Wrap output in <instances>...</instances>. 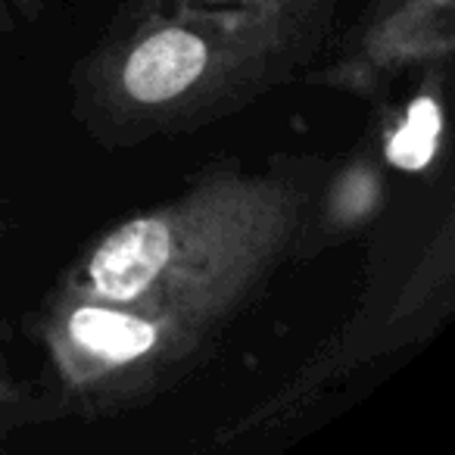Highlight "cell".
Returning a JSON list of instances; mask_svg holds the SVG:
<instances>
[{"label":"cell","mask_w":455,"mask_h":455,"mask_svg":"<svg viewBox=\"0 0 455 455\" xmlns=\"http://www.w3.org/2000/svg\"><path fill=\"white\" fill-rule=\"evenodd\" d=\"M390 196L384 156L368 147L349 153L347 159H331L299 231L293 259H312L328 247L349 241L380 219Z\"/></svg>","instance_id":"5"},{"label":"cell","mask_w":455,"mask_h":455,"mask_svg":"<svg viewBox=\"0 0 455 455\" xmlns=\"http://www.w3.org/2000/svg\"><path fill=\"white\" fill-rule=\"evenodd\" d=\"M16 28V16L13 10H10L7 0H0V35H10Z\"/></svg>","instance_id":"9"},{"label":"cell","mask_w":455,"mask_h":455,"mask_svg":"<svg viewBox=\"0 0 455 455\" xmlns=\"http://www.w3.org/2000/svg\"><path fill=\"white\" fill-rule=\"evenodd\" d=\"M324 156L219 159L178 196L97 235L32 315L57 405L113 415L206 362L293 259Z\"/></svg>","instance_id":"1"},{"label":"cell","mask_w":455,"mask_h":455,"mask_svg":"<svg viewBox=\"0 0 455 455\" xmlns=\"http://www.w3.org/2000/svg\"><path fill=\"white\" fill-rule=\"evenodd\" d=\"M343 0L163 7L116 20L72 72V113L103 147L190 134L293 82Z\"/></svg>","instance_id":"2"},{"label":"cell","mask_w":455,"mask_h":455,"mask_svg":"<svg viewBox=\"0 0 455 455\" xmlns=\"http://www.w3.org/2000/svg\"><path fill=\"white\" fill-rule=\"evenodd\" d=\"M188 4H203V7H262V4H278V0H125L116 20H132V16L150 13L163 7H188Z\"/></svg>","instance_id":"7"},{"label":"cell","mask_w":455,"mask_h":455,"mask_svg":"<svg viewBox=\"0 0 455 455\" xmlns=\"http://www.w3.org/2000/svg\"><path fill=\"white\" fill-rule=\"evenodd\" d=\"M452 53L455 0H380L306 82L374 100L403 72L449 63Z\"/></svg>","instance_id":"4"},{"label":"cell","mask_w":455,"mask_h":455,"mask_svg":"<svg viewBox=\"0 0 455 455\" xmlns=\"http://www.w3.org/2000/svg\"><path fill=\"white\" fill-rule=\"evenodd\" d=\"M7 4L16 16H22V20H38L47 0H7Z\"/></svg>","instance_id":"8"},{"label":"cell","mask_w":455,"mask_h":455,"mask_svg":"<svg viewBox=\"0 0 455 455\" xmlns=\"http://www.w3.org/2000/svg\"><path fill=\"white\" fill-rule=\"evenodd\" d=\"M4 235H7V221L0 219V237H4Z\"/></svg>","instance_id":"10"},{"label":"cell","mask_w":455,"mask_h":455,"mask_svg":"<svg viewBox=\"0 0 455 455\" xmlns=\"http://www.w3.org/2000/svg\"><path fill=\"white\" fill-rule=\"evenodd\" d=\"M35 415V396L4 359H0V434L20 427Z\"/></svg>","instance_id":"6"},{"label":"cell","mask_w":455,"mask_h":455,"mask_svg":"<svg viewBox=\"0 0 455 455\" xmlns=\"http://www.w3.org/2000/svg\"><path fill=\"white\" fill-rule=\"evenodd\" d=\"M452 306L455 221L452 209H443L421 250L409 262L374 268L353 315L324 337L278 390L219 430L215 446H231L293 424L334 387L353 380L368 365L427 343L452 315Z\"/></svg>","instance_id":"3"}]
</instances>
